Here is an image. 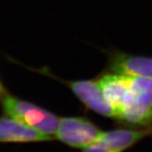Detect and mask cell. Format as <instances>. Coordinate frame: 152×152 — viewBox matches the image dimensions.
Returning <instances> with one entry per match:
<instances>
[{"label":"cell","instance_id":"8992f818","mask_svg":"<svg viewBox=\"0 0 152 152\" xmlns=\"http://www.w3.org/2000/svg\"><path fill=\"white\" fill-rule=\"evenodd\" d=\"M110 72L152 79V58L116 51L109 60Z\"/></svg>","mask_w":152,"mask_h":152},{"label":"cell","instance_id":"5b68a950","mask_svg":"<svg viewBox=\"0 0 152 152\" xmlns=\"http://www.w3.org/2000/svg\"><path fill=\"white\" fill-rule=\"evenodd\" d=\"M54 138L7 116L0 120V141L2 143L45 142Z\"/></svg>","mask_w":152,"mask_h":152},{"label":"cell","instance_id":"3957f363","mask_svg":"<svg viewBox=\"0 0 152 152\" xmlns=\"http://www.w3.org/2000/svg\"><path fill=\"white\" fill-rule=\"evenodd\" d=\"M102 131L84 117L59 118L55 138L73 148L83 149L99 138Z\"/></svg>","mask_w":152,"mask_h":152},{"label":"cell","instance_id":"52a82bcc","mask_svg":"<svg viewBox=\"0 0 152 152\" xmlns=\"http://www.w3.org/2000/svg\"><path fill=\"white\" fill-rule=\"evenodd\" d=\"M152 136V127L141 130H117L102 131L99 140L112 152H124L147 137Z\"/></svg>","mask_w":152,"mask_h":152},{"label":"cell","instance_id":"ba28073f","mask_svg":"<svg viewBox=\"0 0 152 152\" xmlns=\"http://www.w3.org/2000/svg\"><path fill=\"white\" fill-rule=\"evenodd\" d=\"M82 152H112L102 141L96 140L92 144L82 149Z\"/></svg>","mask_w":152,"mask_h":152},{"label":"cell","instance_id":"277c9868","mask_svg":"<svg viewBox=\"0 0 152 152\" xmlns=\"http://www.w3.org/2000/svg\"><path fill=\"white\" fill-rule=\"evenodd\" d=\"M83 103L96 113L115 119L114 113L106 102L98 80L64 82Z\"/></svg>","mask_w":152,"mask_h":152},{"label":"cell","instance_id":"6da1fadb","mask_svg":"<svg viewBox=\"0 0 152 152\" xmlns=\"http://www.w3.org/2000/svg\"><path fill=\"white\" fill-rule=\"evenodd\" d=\"M116 120L130 126L152 127V79L127 75Z\"/></svg>","mask_w":152,"mask_h":152},{"label":"cell","instance_id":"7a4b0ae2","mask_svg":"<svg viewBox=\"0 0 152 152\" xmlns=\"http://www.w3.org/2000/svg\"><path fill=\"white\" fill-rule=\"evenodd\" d=\"M1 103L7 116L54 137L59 124L58 116L32 102L12 96L2 84Z\"/></svg>","mask_w":152,"mask_h":152}]
</instances>
